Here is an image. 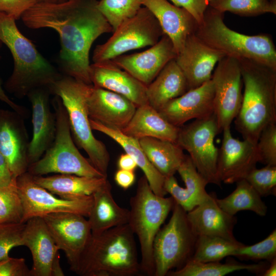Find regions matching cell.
<instances>
[{
	"mask_svg": "<svg viewBox=\"0 0 276 276\" xmlns=\"http://www.w3.org/2000/svg\"><path fill=\"white\" fill-rule=\"evenodd\" d=\"M98 0L38 2L21 18L31 29L50 28L59 34L60 69L63 75L87 84L90 78L89 52L100 36L112 28L97 8Z\"/></svg>",
	"mask_w": 276,
	"mask_h": 276,
	"instance_id": "6da1fadb",
	"label": "cell"
},
{
	"mask_svg": "<svg viewBox=\"0 0 276 276\" xmlns=\"http://www.w3.org/2000/svg\"><path fill=\"white\" fill-rule=\"evenodd\" d=\"M238 61L244 88L235 127L243 139L257 144L263 129L276 123V70L250 60Z\"/></svg>",
	"mask_w": 276,
	"mask_h": 276,
	"instance_id": "7a4b0ae2",
	"label": "cell"
},
{
	"mask_svg": "<svg viewBox=\"0 0 276 276\" xmlns=\"http://www.w3.org/2000/svg\"><path fill=\"white\" fill-rule=\"evenodd\" d=\"M81 276H135L141 272L134 234L128 224L93 235L73 271Z\"/></svg>",
	"mask_w": 276,
	"mask_h": 276,
	"instance_id": "3957f363",
	"label": "cell"
},
{
	"mask_svg": "<svg viewBox=\"0 0 276 276\" xmlns=\"http://www.w3.org/2000/svg\"><path fill=\"white\" fill-rule=\"evenodd\" d=\"M15 21L0 12V40L9 49L14 65L5 87L16 98H23L34 89H49L62 74L20 32Z\"/></svg>",
	"mask_w": 276,
	"mask_h": 276,
	"instance_id": "277c9868",
	"label": "cell"
},
{
	"mask_svg": "<svg viewBox=\"0 0 276 276\" xmlns=\"http://www.w3.org/2000/svg\"><path fill=\"white\" fill-rule=\"evenodd\" d=\"M223 18L224 13L209 6L195 35L226 56L250 60L276 70V49L270 35L238 33L229 28Z\"/></svg>",
	"mask_w": 276,
	"mask_h": 276,
	"instance_id": "5b68a950",
	"label": "cell"
},
{
	"mask_svg": "<svg viewBox=\"0 0 276 276\" xmlns=\"http://www.w3.org/2000/svg\"><path fill=\"white\" fill-rule=\"evenodd\" d=\"M91 85L62 75L49 89L61 99L77 145L86 152L94 167L107 177L109 153L105 144L94 135L87 110V98Z\"/></svg>",
	"mask_w": 276,
	"mask_h": 276,
	"instance_id": "8992f818",
	"label": "cell"
},
{
	"mask_svg": "<svg viewBox=\"0 0 276 276\" xmlns=\"http://www.w3.org/2000/svg\"><path fill=\"white\" fill-rule=\"evenodd\" d=\"M128 224L139 241L141 271L154 275L153 244L155 237L172 210L175 201L172 197L155 194L145 175L139 180L135 194L130 199Z\"/></svg>",
	"mask_w": 276,
	"mask_h": 276,
	"instance_id": "52a82bcc",
	"label": "cell"
},
{
	"mask_svg": "<svg viewBox=\"0 0 276 276\" xmlns=\"http://www.w3.org/2000/svg\"><path fill=\"white\" fill-rule=\"evenodd\" d=\"M54 96L52 105L56 118L55 139L42 157L29 165L28 172L33 176L55 173L87 177H105L78 150L73 141L65 108L61 99Z\"/></svg>",
	"mask_w": 276,
	"mask_h": 276,
	"instance_id": "ba28073f",
	"label": "cell"
},
{
	"mask_svg": "<svg viewBox=\"0 0 276 276\" xmlns=\"http://www.w3.org/2000/svg\"><path fill=\"white\" fill-rule=\"evenodd\" d=\"M197 236L187 212L175 202L169 222L157 233L153 244V276H165L182 267L192 257Z\"/></svg>",
	"mask_w": 276,
	"mask_h": 276,
	"instance_id": "9c48e42d",
	"label": "cell"
},
{
	"mask_svg": "<svg viewBox=\"0 0 276 276\" xmlns=\"http://www.w3.org/2000/svg\"><path fill=\"white\" fill-rule=\"evenodd\" d=\"M153 14L142 7L132 17L121 24L104 43L97 45L93 53L94 62L112 60L135 49L152 46L164 35Z\"/></svg>",
	"mask_w": 276,
	"mask_h": 276,
	"instance_id": "30bf717a",
	"label": "cell"
},
{
	"mask_svg": "<svg viewBox=\"0 0 276 276\" xmlns=\"http://www.w3.org/2000/svg\"><path fill=\"white\" fill-rule=\"evenodd\" d=\"M219 133L214 113L180 127L176 143L189 153L197 170L208 183L221 186L217 172L219 149L214 144Z\"/></svg>",
	"mask_w": 276,
	"mask_h": 276,
	"instance_id": "8fae6325",
	"label": "cell"
},
{
	"mask_svg": "<svg viewBox=\"0 0 276 276\" xmlns=\"http://www.w3.org/2000/svg\"><path fill=\"white\" fill-rule=\"evenodd\" d=\"M26 222L34 217H42L57 212H70L88 217L92 206L93 195L76 199H65L37 184L28 171L16 179Z\"/></svg>",
	"mask_w": 276,
	"mask_h": 276,
	"instance_id": "7c38bea8",
	"label": "cell"
},
{
	"mask_svg": "<svg viewBox=\"0 0 276 276\" xmlns=\"http://www.w3.org/2000/svg\"><path fill=\"white\" fill-rule=\"evenodd\" d=\"M211 80L214 88V112L221 132L231 127L242 102L243 83L238 60L223 57L217 64Z\"/></svg>",
	"mask_w": 276,
	"mask_h": 276,
	"instance_id": "4fadbf2b",
	"label": "cell"
},
{
	"mask_svg": "<svg viewBox=\"0 0 276 276\" xmlns=\"http://www.w3.org/2000/svg\"><path fill=\"white\" fill-rule=\"evenodd\" d=\"M41 217L73 271L91 236L88 220L83 215L70 212L53 213Z\"/></svg>",
	"mask_w": 276,
	"mask_h": 276,
	"instance_id": "5bb4252c",
	"label": "cell"
},
{
	"mask_svg": "<svg viewBox=\"0 0 276 276\" xmlns=\"http://www.w3.org/2000/svg\"><path fill=\"white\" fill-rule=\"evenodd\" d=\"M222 132V144L218 153V176L221 182L231 184L244 179L256 168L259 156L256 144L234 137L231 127L225 128Z\"/></svg>",
	"mask_w": 276,
	"mask_h": 276,
	"instance_id": "9a60e30c",
	"label": "cell"
},
{
	"mask_svg": "<svg viewBox=\"0 0 276 276\" xmlns=\"http://www.w3.org/2000/svg\"><path fill=\"white\" fill-rule=\"evenodd\" d=\"M24 117L17 112L0 109V152L13 177L28 171L29 142Z\"/></svg>",
	"mask_w": 276,
	"mask_h": 276,
	"instance_id": "2e32d148",
	"label": "cell"
},
{
	"mask_svg": "<svg viewBox=\"0 0 276 276\" xmlns=\"http://www.w3.org/2000/svg\"><path fill=\"white\" fill-rule=\"evenodd\" d=\"M225 55L199 39L194 33L186 39L175 60L183 72L189 90L211 80L216 65Z\"/></svg>",
	"mask_w": 276,
	"mask_h": 276,
	"instance_id": "e0dca14e",
	"label": "cell"
},
{
	"mask_svg": "<svg viewBox=\"0 0 276 276\" xmlns=\"http://www.w3.org/2000/svg\"><path fill=\"white\" fill-rule=\"evenodd\" d=\"M177 53L170 38L164 34L159 41L147 50L121 55L112 60L146 85H149Z\"/></svg>",
	"mask_w": 276,
	"mask_h": 276,
	"instance_id": "ac0fdd59",
	"label": "cell"
},
{
	"mask_svg": "<svg viewBox=\"0 0 276 276\" xmlns=\"http://www.w3.org/2000/svg\"><path fill=\"white\" fill-rule=\"evenodd\" d=\"M214 95L211 79L170 100L158 111L170 123L180 127L190 120L203 119L214 113Z\"/></svg>",
	"mask_w": 276,
	"mask_h": 276,
	"instance_id": "d6986e66",
	"label": "cell"
},
{
	"mask_svg": "<svg viewBox=\"0 0 276 276\" xmlns=\"http://www.w3.org/2000/svg\"><path fill=\"white\" fill-rule=\"evenodd\" d=\"M22 242L32 256L30 276H52L53 267L60 261L59 250L42 217H34L25 222Z\"/></svg>",
	"mask_w": 276,
	"mask_h": 276,
	"instance_id": "ffe728a7",
	"label": "cell"
},
{
	"mask_svg": "<svg viewBox=\"0 0 276 276\" xmlns=\"http://www.w3.org/2000/svg\"><path fill=\"white\" fill-rule=\"evenodd\" d=\"M47 88H37L27 95L32 109L33 135L28 150L29 165L37 162L50 147L55 139L56 118L50 108Z\"/></svg>",
	"mask_w": 276,
	"mask_h": 276,
	"instance_id": "44dd1931",
	"label": "cell"
},
{
	"mask_svg": "<svg viewBox=\"0 0 276 276\" xmlns=\"http://www.w3.org/2000/svg\"><path fill=\"white\" fill-rule=\"evenodd\" d=\"M86 102L89 119L120 130L128 124L137 107L127 98L93 85Z\"/></svg>",
	"mask_w": 276,
	"mask_h": 276,
	"instance_id": "7402d4cb",
	"label": "cell"
},
{
	"mask_svg": "<svg viewBox=\"0 0 276 276\" xmlns=\"http://www.w3.org/2000/svg\"><path fill=\"white\" fill-rule=\"evenodd\" d=\"M90 78L93 86L120 94L137 107L148 103L145 85L112 60L90 64Z\"/></svg>",
	"mask_w": 276,
	"mask_h": 276,
	"instance_id": "603a6c76",
	"label": "cell"
},
{
	"mask_svg": "<svg viewBox=\"0 0 276 276\" xmlns=\"http://www.w3.org/2000/svg\"><path fill=\"white\" fill-rule=\"evenodd\" d=\"M216 198L213 194H209L198 205L187 212L191 229L197 236H215L237 242L233 234L237 219L219 207Z\"/></svg>",
	"mask_w": 276,
	"mask_h": 276,
	"instance_id": "cb8c5ba5",
	"label": "cell"
},
{
	"mask_svg": "<svg viewBox=\"0 0 276 276\" xmlns=\"http://www.w3.org/2000/svg\"><path fill=\"white\" fill-rule=\"evenodd\" d=\"M143 6L155 16L165 34L171 40L177 54L188 37L194 33L198 25L186 9L167 0H144Z\"/></svg>",
	"mask_w": 276,
	"mask_h": 276,
	"instance_id": "d4e9b609",
	"label": "cell"
},
{
	"mask_svg": "<svg viewBox=\"0 0 276 276\" xmlns=\"http://www.w3.org/2000/svg\"><path fill=\"white\" fill-rule=\"evenodd\" d=\"M185 182L181 187L174 175L165 177L164 189L175 202L187 212L200 203L209 194L205 190L208 182L197 170L189 155H186L177 171Z\"/></svg>",
	"mask_w": 276,
	"mask_h": 276,
	"instance_id": "484cf974",
	"label": "cell"
},
{
	"mask_svg": "<svg viewBox=\"0 0 276 276\" xmlns=\"http://www.w3.org/2000/svg\"><path fill=\"white\" fill-rule=\"evenodd\" d=\"M92 195L93 204L87 217L91 234L98 235L112 227L128 223L129 211L121 207L115 201L108 180Z\"/></svg>",
	"mask_w": 276,
	"mask_h": 276,
	"instance_id": "4316f807",
	"label": "cell"
},
{
	"mask_svg": "<svg viewBox=\"0 0 276 276\" xmlns=\"http://www.w3.org/2000/svg\"><path fill=\"white\" fill-rule=\"evenodd\" d=\"M179 129L164 119L158 110L146 104L136 107L128 124L121 131L137 140L151 137L176 143Z\"/></svg>",
	"mask_w": 276,
	"mask_h": 276,
	"instance_id": "83f0119b",
	"label": "cell"
},
{
	"mask_svg": "<svg viewBox=\"0 0 276 276\" xmlns=\"http://www.w3.org/2000/svg\"><path fill=\"white\" fill-rule=\"evenodd\" d=\"M33 178L37 184L65 199H76L91 196L107 180L105 177H87L69 174L49 176L33 175Z\"/></svg>",
	"mask_w": 276,
	"mask_h": 276,
	"instance_id": "f1b7e54d",
	"label": "cell"
},
{
	"mask_svg": "<svg viewBox=\"0 0 276 276\" xmlns=\"http://www.w3.org/2000/svg\"><path fill=\"white\" fill-rule=\"evenodd\" d=\"M93 130L101 132L116 142L130 155L144 172L153 192L160 196H165V177L153 166L141 148L139 140L124 134L120 130L105 126L89 119Z\"/></svg>",
	"mask_w": 276,
	"mask_h": 276,
	"instance_id": "f546056e",
	"label": "cell"
},
{
	"mask_svg": "<svg viewBox=\"0 0 276 276\" xmlns=\"http://www.w3.org/2000/svg\"><path fill=\"white\" fill-rule=\"evenodd\" d=\"M188 90L186 78L174 59L170 61L147 86L148 103L159 110L169 101Z\"/></svg>",
	"mask_w": 276,
	"mask_h": 276,
	"instance_id": "4dcf8cb0",
	"label": "cell"
},
{
	"mask_svg": "<svg viewBox=\"0 0 276 276\" xmlns=\"http://www.w3.org/2000/svg\"><path fill=\"white\" fill-rule=\"evenodd\" d=\"M139 142L149 162L164 177L174 175L186 155L172 141L145 137Z\"/></svg>",
	"mask_w": 276,
	"mask_h": 276,
	"instance_id": "1f68e13d",
	"label": "cell"
},
{
	"mask_svg": "<svg viewBox=\"0 0 276 276\" xmlns=\"http://www.w3.org/2000/svg\"><path fill=\"white\" fill-rule=\"evenodd\" d=\"M236 183L235 190L228 196L223 199L216 198L219 207L232 216L243 210L252 211L260 216H265L267 207L252 186L244 179Z\"/></svg>",
	"mask_w": 276,
	"mask_h": 276,
	"instance_id": "d6a6232c",
	"label": "cell"
},
{
	"mask_svg": "<svg viewBox=\"0 0 276 276\" xmlns=\"http://www.w3.org/2000/svg\"><path fill=\"white\" fill-rule=\"evenodd\" d=\"M265 267L263 264H245L229 261L202 262L189 259L182 267L169 271L170 276H223L236 271L247 270L259 272Z\"/></svg>",
	"mask_w": 276,
	"mask_h": 276,
	"instance_id": "836d02e7",
	"label": "cell"
},
{
	"mask_svg": "<svg viewBox=\"0 0 276 276\" xmlns=\"http://www.w3.org/2000/svg\"><path fill=\"white\" fill-rule=\"evenodd\" d=\"M243 244L215 236H198L194 252L190 259L202 262L220 261L233 256Z\"/></svg>",
	"mask_w": 276,
	"mask_h": 276,
	"instance_id": "e575fe53",
	"label": "cell"
},
{
	"mask_svg": "<svg viewBox=\"0 0 276 276\" xmlns=\"http://www.w3.org/2000/svg\"><path fill=\"white\" fill-rule=\"evenodd\" d=\"M209 6L224 13L244 16L276 14V0H209Z\"/></svg>",
	"mask_w": 276,
	"mask_h": 276,
	"instance_id": "d590c367",
	"label": "cell"
},
{
	"mask_svg": "<svg viewBox=\"0 0 276 276\" xmlns=\"http://www.w3.org/2000/svg\"><path fill=\"white\" fill-rule=\"evenodd\" d=\"M143 2L144 0H99L97 6L114 31L123 22L137 13L143 6Z\"/></svg>",
	"mask_w": 276,
	"mask_h": 276,
	"instance_id": "8d00e7d4",
	"label": "cell"
},
{
	"mask_svg": "<svg viewBox=\"0 0 276 276\" xmlns=\"http://www.w3.org/2000/svg\"><path fill=\"white\" fill-rule=\"evenodd\" d=\"M23 215L16 180L8 187H0V224L24 223Z\"/></svg>",
	"mask_w": 276,
	"mask_h": 276,
	"instance_id": "74e56055",
	"label": "cell"
},
{
	"mask_svg": "<svg viewBox=\"0 0 276 276\" xmlns=\"http://www.w3.org/2000/svg\"><path fill=\"white\" fill-rule=\"evenodd\" d=\"M261 197L275 195L276 166L266 165L252 169L244 178Z\"/></svg>",
	"mask_w": 276,
	"mask_h": 276,
	"instance_id": "f35d334b",
	"label": "cell"
},
{
	"mask_svg": "<svg viewBox=\"0 0 276 276\" xmlns=\"http://www.w3.org/2000/svg\"><path fill=\"white\" fill-rule=\"evenodd\" d=\"M276 255V230H273L263 240L252 245L240 246L233 256L251 260L271 261Z\"/></svg>",
	"mask_w": 276,
	"mask_h": 276,
	"instance_id": "ab89813d",
	"label": "cell"
},
{
	"mask_svg": "<svg viewBox=\"0 0 276 276\" xmlns=\"http://www.w3.org/2000/svg\"><path fill=\"white\" fill-rule=\"evenodd\" d=\"M256 147L259 162L265 165L276 166V123L263 129Z\"/></svg>",
	"mask_w": 276,
	"mask_h": 276,
	"instance_id": "60d3db41",
	"label": "cell"
},
{
	"mask_svg": "<svg viewBox=\"0 0 276 276\" xmlns=\"http://www.w3.org/2000/svg\"><path fill=\"white\" fill-rule=\"evenodd\" d=\"M25 223L0 224V261L10 257L13 247L23 246L22 235Z\"/></svg>",
	"mask_w": 276,
	"mask_h": 276,
	"instance_id": "b9f144b4",
	"label": "cell"
},
{
	"mask_svg": "<svg viewBox=\"0 0 276 276\" xmlns=\"http://www.w3.org/2000/svg\"><path fill=\"white\" fill-rule=\"evenodd\" d=\"M38 2V0H0V12L16 20Z\"/></svg>",
	"mask_w": 276,
	"mask_h": 276,
	"instance_id": "7bdbcfd3",
	"label": "cell"
},
{
	"mask_svg": "<svg viewBox=\"0 0 276 276\" xmlns=\"http://www.w3.org/2000/svg\"><path fill=\"white\" fill-rule=\"evenodd\" d=\"M0 276H30L24 258L9 257L0 261Z\"/></svg>",
	"mask_w": 276,
	"mask_h": 276,
	"instance_id": "ee69618b",
	"label": "cell"
},
{
	"mask_svg": "<svg viewBox=\"0 0 276 276\" xmlns=\"http://www.w3.org/2000/svg\"><path fill=\"white\" fill-rule=\"evenodd\" d=\"M173 4L187 10L195 19L198 25L203 19L204 12L209 6V0H171Z\"/></svg>",
	"mask_w": 276,
	"mask_h": 276,
	"instance_id": "f6af8a7d",
	"label": "cell"
},
{
	"mask_svg": "<svg viewBox=\"0 0 276 276\" xmlns=\"http://www.w3.org/2000/svg\"><path fill=\"white\" fill-rule=\"evenodd\" d=\"M117 184L123 189H127L134 182L135 175L134 171L119 169L114 174Z\"/></svg>",
	"mask_w": 276,
	"mask_h": 276,
	"instance_id": "bcb514c9",
	"label": "cell"
},
{
	"mask_svg": "<svg viewBox=\"0 0 276 276\" xmlns=\"http://www.w3.org/2000/svg\"><path fill=\"white\" fill-rule=\"evenodd\" d=\"M16 179L13 177L6 159L0 152V187L10 186Z\"/></svg>",
	"mask_w": 276,
	"mask_h": 276,
	"instance_id": "7dc6e473",
	"label": "cell"
},
{
	"mask_svg": "<svg viewBox=\"0 0 276 276\" xmlns=\"http://www.w3.org/2000/svg\"><path fill=\"white\" fill-rule=\"evenodd\" d=\"M2 42L0 40V49L2 45ZM0 100L7 104L14 111L22 116L24 118L27 117L28 112L27 109L24 106L19 105L17 103L12 101L6 94L5 91L3 89L2 85V82L0 80Z\"/></svg>",
	"mask_w": 276,
	"mask_h": 276,
	"instance_id": "c3c4849f",
	"label": "cell"
},
{
	"mask_svg": "<svg viewBox=\"0 0 276 276\" xmlns=\"http://www.w3.org/2000/svg\"><path fill=\"white\" fill-rule=\"evenodd\" d=\"M119 169L134 171L137 165L133 158L127 153L121 154L118 160Z\"/></svg>",
	"mask_w": 276,
	"mask_h": 276,
	"instance_id": "681fc988",
	"label": "cell"
},
{
	"mask_svg": "<svg viewBox=\"0 0 276 276\" xmlns=\"http://www.w3.org/2000/svg\"><path fill=\"white\" fill-rule=\"evenodd\" d=\"M263 275L264 276H275L276 275V258H274L271 261L269 267L265 270Z\"/></svg>",
	"mask_w": 276,
	"mask_h": 276,
	"instance_id": "f907efd6",
	"label": "cell"
},
{
	"mask_svg": "<svg viewBox=\"0 0 276 276\" xmlns=\"http://www.w3.org/2000/svg\"><path fill=\"white\" fill-rule=\"evenodd\" d=\"M39 2H44L49 3H60L64 2L66 0H38Z\"/></svg>",
	"mask_w": 276,
	"mask_h": 276,
	"instance_id": "816d5d0a",
	"label": "cell"
}]
</instances>
